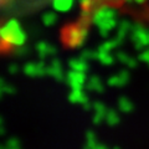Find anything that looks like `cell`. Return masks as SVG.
<instances>
[{"instance_id":"obj_1","label":"cell","mask_w":149,"mask_h":149,"mask_svg":"<svg viewBox=\"0 0 149 149\" xmlns=\"http://www.w3.org/2000/svg\"><path fill=\"white\" fill-rule=\"evenodd\" d=\"M6 1H8V0H0V9L3 8V5H4V4H5Z\"/></svg>"},{"instance_id":"obj_2","label":"cell","mask_w":149,"mask_h":149,"mask_svg":"<svg viewBox=\"0 0 149 149\" xmlns=\"http://www.w3.org/2000/svg\"><path fill=\"white\" fill-rule=\"evenodd\" d=\"M104 1H108V3H111V1H119V0H104Z\"/></svg>"}]
</instances>
